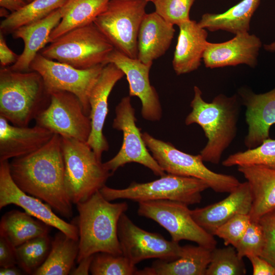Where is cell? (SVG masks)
<instances>
[{
  "mask_svg": "<svg viewBox=\"0 0 275 275\" xmlns=\"http://www.w3.org/2000/svg\"><path fill=\"white\" fill-rule=\"evenodd\" d=\"M9 170L13 181L22 191L44 201L62 216H72V203L65 187L60 135L54 133L38 150L13 158L9 162Z\"/></svg>",
  "mask_w": 275,
  "mask_h": 275,
  "instance_id": "1",
  "label": "cell"
},
{
  "mask_svg": "<svg viewBox=\"0 0 275 275\" xmlns=\"http://www.w3.org/2000/svg\"><path fill=\"white\" fill-rule=\"evenodd\" d=\"M194 91L190 104L192 111L185 123H196L202 127L207 142L200 154L204 161L217 164L236 136L242 103L238 95L228 97L223 94L215 96L211 102H207L198 87L194 86Z\"/></svg>",
  "mask_w": 275,
  "mask_h": 275,
  "instance_id": "2",
  "label": "cell"
},
{
  "mask_svg": "<svg viewBox=\"0 0 275 275\" xmlns=\"http://www.w3.org/2000/svg\"><path fill=\"white\" fill-rule=\"evenodd\" d=\"M76 206L79 235L76 262L99 252L122 255L118 225L121 216L128 209L127 203H112L99 190Z\"/></svg>",
  "mask_w": 275,
  "mask_h": 275,
  "instance_id": "3",
  "label": "cell"
},
{
  "mask_svg": "<svg viewBox=\"0 0 275 275\" xmlns=\"http://www.w3.org/2000/svg\"><path fill=\"white\" fill-rule=\"evenodd\" d=\"M50 95L41 75L33 70L0 69V116L11 124L29 126L49 105Z\"/></svg>",
  "mask_w": 275,
  "mask_h": 275,
  "instance_id": "4",
  "label": "cell"
},
{
  "mask_svg": "<svg viewBox=\"0 0 275 275\" xmlns=\"http://www.w3.org/2000/svg\"><path fill=\"white\" fill-rule=\"evenodd\" d=\"M61 138L65 189L72 204H76L99 191L112 173L87 143Z\"/></svg>",
  "mask_w": 275,
  "mask_h": 275,
  "instance_id": "5",
  "label": "cell"
},
{
  "mask_svg": "<svg viewBox=\"0 0 275 275\" xmlns=\"http://www.w3.org/2000/svg\"><path fill=\"white\" fill-rule=\"evenodd\" d=\"M113 45L94 23L64 34L41 50L50 60L80 69L107 64Z\"/></svg>",
  "mask_w": 275,
  "mask_h": 275,
  "instance_id": "6",
  "label": "cell"
},
{
  "mask_svg": "<svg viewBox=\"0 0 275 275\" xmlns=\"http://www.w3.org/2000/svg\"><path fill=\"white\" fill-rule=\"evenodd\" d=\"M208 188V184L203 180L167 173L151 182H133L123 189H115L105 185L100 191L109 201L119 199L138 202L168 200L188 206L200 203L202 193Z\"/></svg>",
  "mask_w": 275,
  "mask_h": 275,
  "instance_id": "7",
  "label": "cell"
},
{
  "mask_svg": "<svg viewBox=\"0 0 275 275\" xmlns=\"http://www.w3.org/2000/svg\"><path fill=\"white\" fill-rule=\"evenodd\" d=\"M149 151L163 170L168 174L198 178L205 181L217 193H230L240 183L233 176L215 173L203 163L200 154L183 152L169 142L156 139L149 133H142Z\"/></svg>",
  "mask_w": 275,
  "mask_h": 275,
  "instance_id": "8",
  "label": "cell"
},
{
  "mask_svg": "<svg viewBox=\"0 0 275 275\" xmlns=\"http://www.w3.org/2000/svg\"><path fill=\"white\" fill-rule=\"evenodd\" d=\"M147 3L111 0L93 22L115 49L132 59H137L138 33Z\"/></svg>",
  "mask_w": 275,
  "mask_h": 275,
  "instance_id": "9",
  "label": "cell"
},
{
  "mask_svg": "<svg viewBox=\"0 0 275 275\" xmlns=\"http://www.w3.org/2000/svg\"><path fill=\"white\" fill-rule=\"evenodd\" d=\"M138 214L151 219L168 231L172 240H186L212 250L217 242L213 235L193 218L188 205L178 202L158 200L138 202Z\"/></svg>",
  "mask_w": 275,
  "mask_h": 275,
  "instance_id": "10",
  "label": "cell"
},
{
  "mask_svg": "<svg viewBox=\"0 0 275 275\" xmlns=\"http://www.w3.org/2000/svg\"><path fill=\"white\" fill-rule=\"evenodd\" d=\"M104 65L80 69L49 59L38 53L31 63L30 70L41 75L49 94L57 91H67L76 96L85 114L89 116V96Z\"/></svg>",
  "mask_w": 275,
  "mask_h": 275,
  "instance_id": "11",
  "label": "cell"
},
{
  "mask_svg": "<svg viewBox=\"0 0 275 275\" xmlns=\"http://www.w3.org/2000/svg\"><path fill=\"white\" fill-rule=\"evenodd\" d=\"M136 121L130 96L123 97L116 107L112 124L114 129L122 131V145L118 153L103 163L104 166L113 174L120 167L135 162L148 168L156 176H162L166 173L149 153Z\"/></svg>",
  "mask_w": 275,
  "mask_h": 275,
  "instance_id": "12",
  "label": "cell"
},
{
  "mask_svg": "<svg viewBox=\"0 0 275 275\" xmlns=\"http://www.w3.org/2000/svg\"><path fill=\"white\" fill-rule=\"evenodd\" d=\"M50 95V103L35 119L36 125L62 138L87 143L91 131V120L78 97L67 91Z\"/></svg>",
  "mask_w": 275,
  "mask_h": 275,
  "instance_id": "13",
  "label": "cell"
},
{
  "mask_svg": "<svg viewBox=\"0 0 275 275\" xmlns=\"http://www.w3.org/2000/svg\"><path fill=\"white\" fill-rule=\"evenodd\" d=\"M118 235L122 254L134 265L150 258L173 260L181 254L182 246L178 242L168 240L159 233L142 229L125 213L118 222Z\"/></svg>",
  "mask_w": 275,
  "mask_h": 275,
  "instance_id": "14",
  "label": "cell"
},
{
  "mask_svg": "<svg viewBox=\"0 0 275 275\" xmlns=\"http://www.w3.org/2000/svg\"><path fill=\"white\" fill-rule=\"evenodd\" d=\"M42 201L27 194L15 184L10 173L9 160L0 161V209L8 205H15L33 217L57 229L68 236L78 240L76 225L61 218L49 205Z\"/></svg>",
  "mask_w": 275,
  "mask_h": 275,
  "instance_id": "15",
  "label": "cell"
},
{
  "mask_svg": "<svg viewBox=\"0 0 275 275\" xmlns=\"http://www.w3.org/2000/svg\"><path fill=\"white\" fill-rule=\"evenodd\" d=\"M109 63L116 65L126 75L129 96L138 97L141 101L143 118L150 121H159L162 117L161 106L158 94L149 79L152 64L131 58L116 49L108 57L107 63Z\"/></svg>",
  "mask_w": 275,
  "mask_h": 275,
  "instance_id": "16",
  "label": "cell"
},
{
  "mask_svg": "<svg viewBox=\"0 0 275 275\" xmlns=\"http://www.w3.org/2000/svg\"><path fill=\"white\" fill-rule=\"evenodd\" d=\"M125 75L116 65L109 63L104 65L89 96L91 131L87 141L97 157L109 149V144L103 133L108 112V99L116 83Z\"/></svg>",
  "mask_w": 275,
  "mask_h": 275,
  "instance_id": "17",
  "label": "cell"
},
{
  "mask_svg": "<svg viewBox=\"0 0 275 275\" xmlns=\"http://www.w3.org/2000/svg\"><path fill=\"white\" fill-rule=\"evenodd\" d=\"M261 39L249 32L236 34L232 39L221 43L207 42L202 60L206 68L213 69L245 64L256 66Z\"/></svg>",
  "mask_w": 275,
  "mask_h": 275,
  "instance_id": "18",
  "label": "cell"
},
{
  "mask_svg": "<svg viewBox=\"0 0 275 275\" xmlns=\"http://www.w3.org/2000/svg\"><path fill=\"white\" fill-rule=\"evenodd\" d=\"M238 96L246 108L245 120L248 131L244 144L248 149L254 148L270 138V127L275 124V87L261 94L241 88L239 90Z\"/></svg>",
  "mask_w": 275,
  "mask_h": 275,
  "instance_id": "19",
  "label": "cell"
},
{
  "mask_svg": "<svg viewBox=\"0 0 275 275\" xmlns=\"http://www.w3.org/2000/svg\"><path fill=\"white\" fill-rule=\"evenodd\" d=\"M252 195L248 181L240 183L223 200L202 208L191 210L196 223L213 235L216 229L237 214H249Z\"/></svg>",
  "mask_w": 275,
  "mask_h": 275,
  "instance_id": "20",
  "label": "cell"
},
{
  "mask_svg": "<svg viewBox=\"0 0 275 275\" xmlns=\"http://www.w3.org/2000/svg\"><path fill=\"white\" fill-rule=\"evenodd\" d=\"M53 134L37 125L32 127L14 125L0 116V161L36 151L47 143Z\"/></svg>",
  "mask_w": 275,
  "mask_h": 275,
  "instance_id": "21",
  "label": "cell"
},
{
  "mask_svg": "<svg viewBox=\"0 0 275 275\" xmlns=\"http://www.w3.org/2000/svg\"><path fill=\"white\" fill-rule=\"evenodd\" d=\"M174 24L156 12L146 13L138 36V56L142 62L152 64L169 48L174 36Z\"/></svg>",
  "mask_w": 275,
  "mask_h": 275,
  "instance_id": "22",
  "label": "cell"
},
{
  "mask_svg": "<svg viewBox=\"0 0 275 275\" xmlns=\"http://www.w3.org/2000/svg\"><path fill=\"white\" fill-rule=\"evenodd\" d=\"M179 33L172 65L177 75L199 68L206 48L208 33L195 20H189L178 25Z\"/></svg>",
  "mask_w": 275,
  "mask_h": 275,
  "instance_id": "23",
  "label": "cell"
},
{
  "mask_svg": "<svg viewBox=\"0 0 275 275\" xmlns=\"http://www.w3.org/2000/svg\"><path fill=\"white\" fill-rule=\"evenodd\" d=\"M63 16L62 8L53 11L45 18L22 26L13 32L14 39H21L24 43V49L17 61L11 66L12 70L28 71L36 55L49 43L50 36L59 24Z\"/></svg>",
  "mask_w": 275,
  "mask_h": 275,
  "instance_id": "24",
  "label": "cell"
},
{
  "mask_svg": "<svg viewBox=\"0 0 275 275\" xmlns=\"http://www.w3.org/2000/svg\"><path fill=\"white\" fill-rule=\"evenodd\" d=\"M249 184L252 206L251 221L259 222L263 216L275 210V169L261 166H238Z\"/></svg>",
  "mask_w": 275,
  "mask_h": 275,
  "instance_id": "25",
  "label": "cell"
},
{
  "mask_svg": "<svg viewBox=\"0 0 275 275\" xmlns=\"http://www.w3.org/2000/svg\"><path fill=\"white\" fill-rule=\"evenodd\" d=\"M211 250L204 246L186 245L181 254L171 261L158 259L151 267L138 270L137 275H205Z\"/></svg>",
  "mask_w": 275,
  "mask_h": 275,
  "instance_id": "26",
  "label": "cell"
},
{
  "mask_svg": "<svg viewBox=\"0 0 275 275\" xmlns=\"http://www.w3.org/2000/svg\"><path fill=\"white\" fill-rule=\"evenodd\" d=\"M260 2L261 0H242L223 13H205L198 24L211 32L221 30L235 35L249 32L251 18Z\"/></svg>",
  "mask_w": 275,
  "mask_h": 275,
  "instance_id": "27",
  "label": "cell"
},
{
  "mask_svg": "<svg viewBox=\"0 0 275 275\" xmlns=\"http://www.w3.org/2000/svg\"><path fill=\"white\" fill-rule=\"evenodd\" d=\"M111 0H67L61 7L63 16L52 31L49 43L74 29L94 22Z\"/></svg>",
  "mask_w": 275,
  "mask_h": 275,
  "instance_id": "28",
  "label": "cell"
},
{
  "mask_svg": "<svg viewBox=\"0 0 275 275\" xmlns=\"http://www.w3.org/2000/svg\"><path fill=\"white\" fill-rule=\"evenodd\" d=\"M50 227L25 212L13 210L2 217L0 235L16 248L32 239L48 235Z\"/></svg>",
  "mask_w": 275,
  "mask_h": 275,
  "instance_id": "29",
  "label": "cell"
},
{
  "mask_svg": "<svg viewBox=\"0 0 275 275\" xmlns=\"http://www.w3.org/2000/svg\"><path fill=\"white\" fill-rule=\"evenodd\" d=\"M79 252V240L59 231L51 240L49 253L34 275H67L70 273Z\"/></svg>",
  "mask_w": 275,
  "mask_h": 275,
  "instance_id": "30",
  "label": "cell"
},
{
  "mask_svg": "<svg viewBox=\"0 0 275 275\" xmlns=\"http://www.w3.org/2000/svg\"><path fill=\"white\" fill-rule=\"evenodd\" d=\"M67 0H33L1 21V32L13 33L18 28L39 21L62 7Z\"/></svg>",
  "mask_w": 275,
  "mask_h": 275,
  "instance_id": "31",
  "label": "cell"
},
{
  "mask_svg": "<svg viewBox=\"0 0 275 275\" xmlns=\"http://www.w3.org/2000/svg\"><path fill=\"white\" fill-rule=\"evenodd\" d=\"M48 235L32 239L16 248L17 264L23 271L33 274L44 263L51 248Z\"/></svg>",
  "mask_w": 275,
  "mask_h": 275,
  "instance_id": "32",
  "label": "cell"
},
{
  "mask_svg": "<svg viewBox=\"0 0 275 275\" xmlns=\"http://www.w3.org/2000/svg\"><path fill=\"white\" fill-rule=\"evenodd\" d=\"M222 164L226 167L257 165L275 169V140L268 138L254 148L231 154Z\"/></svg>",
  "mask_w": 275,
  "mask_h": 275,
  "instance_id": "33",
  "label": "cell"
},
{
  "mask_svg": "<svg viewBox=\"0 0 275 275\" xmlns=\"http://www.w3.org/2000/svg\"><path fill=\"white\" fill-rule=\"evenodd\" d=\"M233 246L215 248L211 252L210 262L205 275H243L246 274L244 263Z\"/></svg>",
  "mask_w": 275,
  "mask_h": 275,
  "instance_id": "34",
  "label": "cell"
},
{
  "mask_svg": "<svg viewBox=\"0 0 275 275\" xmlns=\"http://www.w3.org/2000/svg\"><path fill=\"white\" fill-rule=\"evenodd\" d=\"M138 270L123 254L99 252L93 255L90 272L92 275H132L136 274Z\"/></svg>",
  "mask_w": 275,
  "mask_h": 275,
  "instance_id": "35",
  "label": "cell"
},
{
  "mask_svg": "<svg viewBox=\"0 0 275 275\" xmlns=\"http://www.w3.org/2000/svg\"><path fill=\"white\" fill-rule=\"evenodd\" d=\"M195 0H154L155 11L166 21L179 25L190 20L189 12Z\"/></svg>",
  "mask_w": 275,
  "mask_h": 275,
  "instance_id": "36",
  "label": "cell"
},
{
  "mask_svg": "<svg viewBox=\"0 0 275 275\" xmlns=\"http://www.w3.org/2000/svg\"><path fill=\"white\" fill-rule=\"evenodd\" d=\"M265 242L263 228L259 222L251 221L246 232L235 247L239 257L261 255Z\"/></svg>",
  "mask_w": 275,
  "mask_h": 275,
  "instance_id": "37",
  "label": "cell"
},
{
  "mask_svg": "<svg viewBox=\"0 0 275 275\" xmlns=\"http://www.w3.org/2000/svg\"><path fill=\"white\" fill-rule=\"evenodd\" d=\"M251 221L249 214H237L218 227L213 235L222 238L226 246L231 245L235 247Z\"/></svg>",
  "mask_w": 275,
  "mask_h": 275,
  "instance_id": "38",
  "label": "cell"
},
{
  "mask_svg": "<svg viewBox=\"0 0 275 275\" xmlns=\"http://www.w3.org/2000/svg\"><path fill=\"white\" fill-rule=\"evenodd\" d=\"M265 238V245L260 257L275 268V210L263 216L259 221Z\"/></svg>",
  "mask_w": 275,
  "mask_h": 275,
  "instance_id": "39",
  "label": "cell"
},
{
  "mask_svg": "<svg viewBox=\"0 0 275 275\" xmlns=\"http://www.w3.org/2000/svg\"><path fill=\"white\" fill-rule=\"evenodd\" d=\"M17 264L16 247L6 238L0 235V266L7 267Z\"/></svg>",
  "mask_w": 275,
  "mask_h": 275,
  "instance_id": "40",
  "label": "cell"
},
{
  "mask_svg": "<svg viewBox=\"0 0 275 275\" xmlns=\"http://www.w3.org/2000/svg\"><path fill=\"white\" fill-rule=\"evenodd\" d=\"M253 267V275H275V268L268 261L257 255L246 257Z\"/></svg>",
  "mask_w": 275,
  "mask_h": 275,
  "instance_id": "41",
  "label": "cell"
},
{
  "mask_svg": "<svg viewBox=\"0 0 275 275\" xmlns=\"http://www.w3.org/2000/svg\"><path fill=\"white\" fill-rule=\"evenodd\" d=\"M19 55L16 54L8 46L5 39L1 32L0 34V63L2 67H7L14 64L18 60Z\"/></svg>",
  "mask_w": 275,
  "mask_h": 275,
  "instance_id": "42",
  "label": "cell"
},
{
  "mask_svg": "<svg viewBox=\"0 0 275 275\" xmlns=\"http://www.w3.org/2000/svg\"><path fill=\"white\" fill-rule=\"evenodd\" d=\"M93 255L89 256L81 260L78 263V266L74 269H72L70 274L74 275L89 274Z\"/></svg>",
  "mask_w": 275,
  "mask_h": 275,
  "instance_id": "43",
  "label": "cell"
},
{
  "mask_svg": "<svg viewBox=\"0 0 275 275\" xmlns=\"http://www.w3.org/2000/svg\"><path fill=\"white\" fill-rule=\"evenodd\" d=\"M27 3L25 0H0V6L12 12L18 11Z\"/></svg>",
  "mask_w": 275,
  "mask_h": 275,
  "instance_id": "44",
  "label": "cell"
},
{
  "mask_svg": "<svg viewBox=\"0 0 275 275\" xmlns=\"http://www.w3.org/2000/svg\"><path fill=\"white\" fill-rule=\"evenodd\" d=\"M23 274L21 269L15 266L1 267V275H20Z\"/></svg>",
  "mask_w": 275,
  "mask_h": 275,
  "instance_id": "45",
  "label": "cell"
},
{
  "mask_svg": "<svg viewBox=\"0 0 275 275\" xmlns=\"http://www.w3.org/2000/svg\"><path fill=\"white\" fill-rule=\"evenodd\" d=\"M264 48L269 52H275V41L264 45Z\"/></svg>",
  "mask_w": 275,
  "mask_h": 275,
  "instance_id": "46",
  "label": "cell"
},
{
  "mask_svg": "<svg viewBox=\"0 0 275 275\" xmlns=\"http://www.w3.org/2000/svg\"><path fill=\"white\" fill-rule=\"evenodd\" d=\"M0 15L1 17H5V18H6L9 15V14L6 9L1 7L0 10Z\"/></svg>",
  "mask_w": 275,
  "mask_h": 275,
  "instance_id": "47",
  "label": "cell"
},
{
  "mask_svg": "<svg viewBox=\"0 0 275 275\" xmlns=\"http://www.w3.org/2000/svg\"><path fill=\"white\" fill-rule=\"evenodd\" d=\"M27 3H30L32 1H33V0H25Z\"/></svg>",
  "mask_w": 275,
  "mask_h": 275,
  "instance_id": "48",
  "label": "cell"
},
{
  "mask_svg": "<svg viewBox=\"0 0 275 275\" xmlns=\"http://www.w3.org/2000/svg\"><path fill=\"white\" fill-rule=\"evenodd\" d=\"M146 1L148 2L150 1V2H153L154 0H146Z\"/></svg>",
  "mask_w": 275,
  "mask_h": 275,
  "instance_id": "49",
  "label": "cell"
}]
</instances>
